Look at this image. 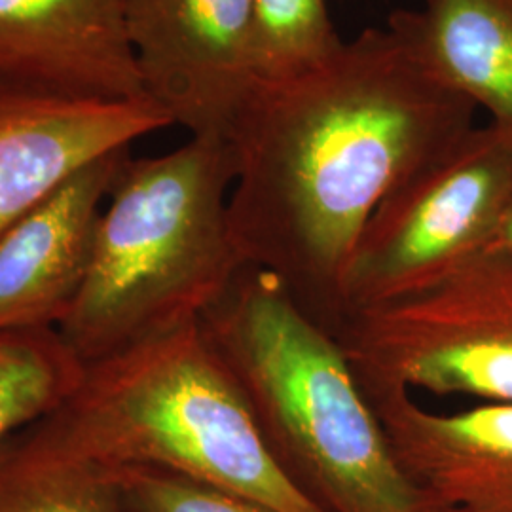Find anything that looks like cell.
I'll list each match as a JSON object with an SVG mask.
<instances>
[{
	"instance_id": "277c9868",
	"label": "cell",
	"mask_w": 512,
	"mask_h": 512,
	"mask_svg": "<svg viewBox=\"0 0 512 512\" xmlns=\"http://www.w3.org/2000/svg\"><path fill=\"white\" fill-rule=\"evenodd\" d=\"M236 152L224 137L122 165L95 226L82 293L57 332L86 365L200 321L243 266L228 224Z\"/></svg>"
},
{
	"instance_id": "3957f363",
	"label": "cell",
	"mask_w": 512,
	"mask_h": 512,
	"mask_svg": "<svg viewBox=\"0 0 512 512\" xmlns=\"http://www.w3.org/2000/svg\"><path fill=\"white\" fill-rule=\"evenodd\" d=\"M8 442L33 458L158 467L274 512H325L275 465L200 321L86 363L69 397Z\"/></svg>"
},
{
	"instance_id": "ac0fdd59",
	"label": "cell",
	"mask_w": 512,
	"mask_h": 512,
	"mask_svg": "<svg viewBox=\"0 0 512 512\" xmlns=\"http://www.w3.org/2000/svg\"><path fill=\"white\" fill-rule=\"evenodd\" d=\"M431 512H465L459 511V509H433Z\"/></svg>"
},
{
	"instance_id": "7c38bea8",
	"label": "cell",
	"mask_w": 512,
	"mask_h": 512,
	"mask_svg": "<svg viewBox=\"0 0 512 512\" xmlns=\"http://www.w3.org/2000/svg\"><path fill=\"white\" fill-rule=\"evenodd\" d=\"M387 27L440 82L512 128V0H425Z\"/></svg>"
},
{
	"instance_id": "8992f818",
	"label": "cell",
	"mask_w": 512,
	"mask_h": 512,
	"mask_svg": "<svg viewBox=\"0 0 512 512\" xmlns=\"http://www.w3.org/2000/svg\"><path fill=\"white\" fill-rule=\"evenodd\" d=\"M511 190L512 128L475 126L440 150L368 220L344 283L348 315L427 289L478 255Z\"/></svg>"
},
{
	"instance_id": "ba28073f",
	"label": "cell",
	"mask_w": 512,
	"mask_h": 512,
	"mask_svg": "<svg viewBox=\"0 0 512 512\" xmlns=\"http://www.w3.org/2000/svg\"><path fill=\"white\" fill-rule=\"evenodd\" d=\"M0 88L71 101H143L126 0H0Z\"/></svg>"
},
{
	"instance_id": "e0dca14e",
	"label": "cell",
	"mask_w": 512,
	"mask_h": 512,
	"mask_svg": "<svg viewBox=\"0 0 512 512\" xmlns=\"http://www.w3.org/2000/svg\"><path fill=\"white\" fill-rule=\"evenodd\" d=\"M480 253L499 256L512 262V190L499 213V219L495 222L490 238L484 243Z\"/></svg>"
},
{
	"instance_id": "9a60e30c",
	"label": "cell",
	"mask_w": 512,
	"mask_h": 512,
	"mask_svg": "<svg viewBox=\"0 0 512 512\" xmlns=\"http://www.w3.org/2000/svg\"><path fill=\"white\" fill-rule=\"evenodd\" d=\"M342 40L327 0H253L256 80L277 82L306 73L336 54Z\"/></svg>"
},
{
	"instance_id": "5bb4252c",
	"label": "cell",
	"mask_w": 512,
	"mask_h": 512,
	"mask_svg": "<svg viewBox=\"0 0 512 512\" xmlns=\"http://www.w3.org/2000/svg\"><path fill=\"white\" fill-rule=\"evenodd\" d=\"M0 512H126L107 467L0 444Z\"/></svg>"
},
{
	"instance_id": "8fae6325",
	"label": "cell",
	"mask_w": 512,
	"mask_h": 512,
	"mask_svg": "<svg viewBox=\"0 0 512 512\" xmlns=\"http://www.w3.org/2000/svg\"><path fill=\"white\" fill-rule=\"evenodd\" d=\"M399 467L433 509L512 512V403L435 414L410 391H365Z\"/></svg>"
},
{
	"instance_id": "2e32d148",
	"label": "cell",
	"mask_w": 512,
	"mask_h": 512,
	"mask_svg": "<svg viewBox=\"0 0 512 512\" xmlns=\"http://www.w3.org/2000/svg\"><path fill=\"white\" fill-rule=\"evenodd\" d=\"M126 512H274L253 499L158 467H114Z\"/></svg>"
},
{
	"instance_id": "52a82bcc",
	"label": "cell",
	"mask_w": 512,
	"mask_h": 512,
	"mask_svg": "<svg viewBox=\"0 0 512 512\" xmlns=\"http://www.w3.org/2000/svg\"><path fill=\"white\" fill-rule=\"evenodd\" d=\"M143 92L192 137H224L256 82L253 0H126Z\"/></svg>"
},
{
	"instance_id": "4fadbf2b",
	"label": "cell",
	"mask_w": 512,
	"mask_h": 512,
	"mask_svg": "<svg viewBox=\"0 0 512 512\" xmlns=\"http://www.w3.org/2000/svg\"><path fill=\"white\" fill-rule=\"evenodd\" d=\"M82 370L57 329L0 332V444L63 403Z\"/></svg>"
},
{
	"instance_id": "7a4b0ae2",
	"label": "cell",
	"mask_w": 512,
	"mask_h": 512,
	"mask_svg": "<svg viewBox=\"0 0 512 512\" xmlns=\"http://www.w3.org/2000/svg\"><path fill=\"white\" fill-rule=\"evenodd\" d=\"M200 325L256 431L296 490L325 512H431L399 467L338 338L281 283L243 266Z\"/></svg>"
},
{
	"instance_id": "6da1fadb",
	"label": "cell",
	"mask_w": 512,
	"mask_h": 512,
	"mask_svg": "<svg viewBox=\"0 0 512 512\" xmlns=\"http://www.w3.org/2000/svg\"><path fill=\"white\" fill-rule=\"evenodd\" d=\"M476 107L389 27L306 73L256 80L228 133V224L245 264L275 277L332 336L368 220L427 160L475 128Z\"/></svg>"
},
{
	"instance_id": "30bf717a",
	"label": "cell",
	"mask_w": 512,
	"mask_h": 512,
	"mask_svg": "<svg viewBox=\"0 0 512 512\" xmlns=\"http://www.w3.org/2000/svg\"><path fill=\"white\" fill-rule=\"evenodd\" d=\"M173 126L152 101H71L0 88V238L93 160Z\"/></svg>"
},
{
	"instance_id": "9c48e42d",
	"label": "cell",
	"mask_w": 512,
	"mask_h": 512,
	"mask_svg": "<svg viewBox=\"0 0 512 512\" xmlns=\"http://www.w3.org/2000/svg\"><path fill=\"white\" fill-rule=\"evenodd\" d=\"M131 148L78 169L0 238V332L57 329L82 293L95 226Z\"/></svg>"
},
{
	"instance_id": "5b68a950",
	"label": "cell",
	"mask_w": 512,
	"mask_h": 512,
	"mask_svg": "<svg viewBox=\"0 0 512 512\" xmlns=\"http://www.w3.org/2000/svg\"><path fill=\"white\" fill-rule=\"evenodd\" d=\"M336 338L365 391L512 403V262L471 256L427 289L353 311Z\"/></svg>"
}]
</instances>
